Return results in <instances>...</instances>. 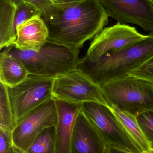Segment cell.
<instances>
[{"mask_svg":"<svg viewBox=\"0 0 153 153\" xmlns=\"http://www.w3.org/2000/svg\"><path fill=\"white\" fill-rule=\"evenodd\" d=\"M41 17L48 29V41L78 49L103 29L109 18L99 0L53 3Z\"/></svg>","mask_w":153,"mask_h":153,"instance_id":"6da1fadb","label":"cell"},{"mask_svg":"<svg viewBox=\"0 0 153 153\" xmlns=\"http://www.w3.org/2000/svg\"><path fill=\"white\" fill-rule=\"evenodd\" d=\"M152 56L153 32H150L145 39L97 59L91 60L85 56L80 59L77 70L102 86L109 81L128 76Z\"/></svg>","mask_w":153,"mask_h":153,"instance_id":"7a4b0ae2","label":"cell"},{"mask_svg":"<svg viewBox=\"0 0 153 153\" xmlns=\"http://www.w3.org/2000/svg\"><path fill=\"white\" fill-rule=\"evenodd\" d=\"M19 60L29 74L55 78L76 70L79 49L47 41L37 51H21L14 45L4 48Z\"/></svg>","mask_w":153,"mask_h":153,"instance_id":"3957f363","label":"cell"},{"mask_svg":"<svg viewBox=\"0 0 153 153\" xmlns=\"http://www.w3.org/2000/svg\"><path fill=\"white\" fill-rule=\"evenodd\" d=\"M109 105L137 117L153 111V84L131 76L109 81L102 85Z\"/></svg>","mask_w":153,"mask_h":153,"instance_id":"277c9868","label":"cell"},{"mask_svg":"<svg viewBox=\"0 0 153 153\" xmlns=\"http://www.w3.org/2000/svg\"><path fill=\"white\" fill-rule=\"evenodd\" d=\"M82 111L107 146L130 153H143L109 107L94 102H84Z\"/></svg>","mask_w":153,"mask_h":153,"instance_id":"5b68a950","label":"cell"},{"mask_svg":"<svg viewBox=\"0 0 153 153\" xmlns=\"http://www.w3.org/2000/svg\"><path fill=\"white\" fill-rule=\"evenodd\" d=\"M52 94L54 99L67 102H94L109 107L102 86L78 70L55 78Z\"/></svg>","mask_w":153,"mask_h":153,"instance_id":"8992f818","label":"cell"},{"mask_svg":"<svg viewBox=\"0 0 153 153\" xmlns=\"http://www.w3.org/2000/svg\"><path fill=\"white\" fill-rule=\"evenodd\" d=\"M54 79L29 74L18 85L8 87L16 124L30 111L53 99Z\"/></svg>","mask_w":153,"mask_h":153,"instance_id":"52a82bcc","label":"cell"},{"mask_svg":"<svg viewBox=\"0 0 153 153\" xmlns=\"http://www.w3.org/2000/svg\"><path fill=\"white\" fill-rule=\"evenodd\" d=\"M57 111L54 98L33 109L20 120L12 131V144L26 152L36 137L47 128L56 126Z\"/></svg>","mask_w":153,"mask_h":153,"instance_id":"ba28073f","label":"cell"},{"mask_svg":"<svg viewBox=\"0 0 153 153\" xmlns=\"http://www.w3.org/2000/svg\"><path fill=\"white\" fill-rule=\"evenodd\" d=\"M134 27L118 22L103 29L94 37L85 56L93 60L110 52L124 49L147 37Z\"/></svg>","mask_w":153,"mask_h":153,"instance_id":"9c48e42d","label":"cell"},{"mask_svg":"<svg viewBox=\"0 0 153 153\" xmlns=\"http://www.w3.org/2000/svg\"><path fill=\"white\" fill-rule=\"evenodd\" d=\"M109 17L121 24L132 23L153 32V5L151 0H99Z\"/></svg>","mask_w":153,"mask_h":153,"instance_id":"30bf717a","label":"cell"},{"mask_svg":"<svg viewBox=\"0 0 153 153\" xmlns=\"http://www.w3.org/2000/svg\"><path fill=\"white\" fill-rule=\"evenodd\" d=\"M107 145L81 110L75 124L70 145V153H106Z\"/></svg>","mask_w":153,"mask_h":153,"instance_id":"8fae6325","label":"cell"},{"mask_svg":"<svg viewBox=\"0 0 153 153\" xmlns=\"http://www.w3.org/2000/svg\"><path fill=\"white\" fill-rule=\"evenodd\" d=\"M57 111L56 153H70V145L75 124L82 104L55 100Z\"/></svg>","mask_w":153,"mask_h":153,"instance_id":"7c38bea8","label":"cell"},{"mask_svg":"<svg viewBox=\"0 0 153 153\" xmlns=\"http://www.w3.org/2000/svg\"><path fill=\"white\" fill-rule=\"evenodd\" d=\"M49 30L41 17L37 14L17 28L14 46L21 51H38L48 41Z\"/></svg>","mask_w":153,"mask_h":153,"instance_id":"4fadbf2b","label":"cell"},{"mask_svg":"<svg viewBox=\"0 0 153 153\" xmlns=\"http://www.w3.org/2000/svg\"><path fill=\"white\" fill-rule=\"evenodd\" d=\"M29 75L23 64L5 50L0 54V82L8 87L23 82Z\"/></svg>","mask_w":153,"mask_h":153,"instance_id":"5bb4252c","label":"cell"},{"mask_svg":"<svg viewBox=\"0 0 153 153\" xmlns=\"http://www.w3.org/2000/svg\"><path fill=\"white\" fill-rule=\"evenodd\" d=\"M110 108L116 115L126 132L143 152H146L152 150L150 143L138 125L136 117L119 109L114 105H110Z\"/></svg>","mask_w":153,"mask_h":153,"instance_id":"9a60e30c","label":"cell"},{"mask_svg":"<svg viewBox=\"0 0 153 153\" xmlns=\"http://www.w3.org/2000/svg\"><path fill=\"white\" fill-rule=\"evenodd\" d=\"M17 6L9 0H0V48L14 45L13 29Z\"/></svg>","mask_w":153,"mask_h":153,"instance_id":"2e32d148","label":"cell"},{"mask_svg":"<svg viewBox=\"0 0 153 153\" xmlns=\"http://www.w3.org/2000/svg\"><path fill=\"white\" fill-rule=\"evenodd\" d=\"M26 153H56V126L43 130L36 137Z\"/></svg>","mask_w":153,"mask_h":153,"instance_id":"e0dca14e","label":"cell"},{"mask_svg":"<svg viewBox=\"0 0 153 153\" xmlns=\"http://www.w3.org/2000/svg\"><path fill=\"white\" fill-rule=\"evenodd\" d=\"M16 126L8 87L0 82V129L12 133Z\"/></svg>","mask_w":153,"mask_h":153,"instance_id":"ac0fdd59","label":"cell"},{"mask_svg":"<svg viewBox=\"0 0 153 153\" xmlns=\"http://www.w3.org/2000/svg\"><path fill=\"white\" fill-rule=\"evenodd\" d=\"M37 14H41L40 12L33 4L27 1H23L17 5L13 29V34L15 40L17 38V27Z\"/></svg>","mask_w":153,"mask_h":153,"instance_id":"d6986e66","label":"cell"},{"mask_svg":"<svg viewBox=\"0 0 153 153\" xmlns=\"http://www.w3.org/2000/svg\"><path fill=\"white\" fill-rule=\"evenodd\" d=\"M138 125L153 149V111H146L136 117Z\"/></svg>","mask_w":153,"mask_h":153,"instance_id":"ffe728a7","label":"cell"},{"mask_svg":"<svg viewBox=\"0 0 153 153\" xmlns=\"http://www.w3.org/2000/svg\"><path fill=\"white\" fill-rule=\"evenodd\" d=\"M129 75L143 79L153 84V56L132 71Z\"/></svg>","mask_w":153,"mask_h":153,"instance_id":"44dd1931","label":"cell"},{"mask_svg":"<svg viewBox=\"0 0 153 153\" xmlns=\"http://www.w3.org/2000/svg\"><path fill=\"white\" fill-rule=\"evenodd\" d=\"M12 145L11 133L0 129V153H10Z\"/></svg>","mask_w":153,"mask_h":153,"instance_id":"7402d4cb","label":"cell"},{"mask_svg":"<svg viewBox=\"0 0 153 153\" xmlns=\"http://www.w3.org/2000/svg\"><path fill=\"white\" fill-rule=\"evenodd\" d=\"M36 7L40 13L53 4L50 0H27Z\"/></svg>","mask_w":153,"mask_h":153,"instance_id":"603a6c76","label":"cell"},{"mask_svg":"<svg viewBox=\"0 0 153 153\" xmlns=\"http://www.w3.org/2000/svg\"><path fill=\"white\" fill-rule=\"evenodd\" d=\"M106 153H130L123 150H119L117 148L110 146H107Z\"/></svg>","mask_w":153,"mask_h":153,"instance_id":"cb8c5ba5","label":"cell"},{"mask_svg":"<svg viewBox=\"0 0 153 153\" xmlns=\"http://www.w3.org/2000/svg\"><path fill=\"white\" fill-rule=\"evenodd\" d=\"M10 153H26L25 152L21 150L20 149L18 148V147L13 145V144L12 145L10 148Z\"/></svg>","mask_w":153,"mask_h":153,"instance_id":"d4e9b609","label":"cell"},{"mask_svg":"<svg viewBox=\"0 0 153 153\" xmlns=\"http://www.w3.org/2000/svg\"><path fill=\"white\" fill-rule=\"evenodd\" d=\"M57 3H71L80 1L84 0H56Z\"/></svg>","mask_w":153,"mask_h":153,"instance_id":"484cf974","label":"cell"},{"mask_svg":"<svg viewBox=\"0 0 153 153\" xmlns=\"http://www.w3.org/2000/svg\"><path fill=\"white\" fill-rule=\"evenodd\" d=\"M11 2L13 3L14 4L17 6L18 4H19L20 3L22 2L23 1H28L27 0H9Z\"/></svg>","mask_w":153,"mask_h":153,"instance_id":"4316f807","label":"cell"},{"mask_svg":"<svg viewBox=\"0 0 153 153\" xmlns=\"http://www.w3.org/2000/svg\"><path fill=\"white\" fill-rule=\"evenodd\" d=\"M143 153H153V149H152V150H150V151Z\"/></svg>","mask_w":153,"mask_h":153,"instance_id":"83f0119b","label":"cell"},{"mask_svg":"<svg viewBox=\"0 0 153 153\" xmlns=\"http://www.w3.org/2000/svg\"><path fill=\"white\" fill-rule=\"evenodd\" d=\"M50 1H51L53 3H57L56 0H50Z\"/></svg>","mask_w":153,"mask_h":153,"instance_id":"f1b7e54d","label":"cell"},{"mask_svg":"<svg viewBox=\"0 0 153 153\" xmlns=\"http://www.w3.org/2000/svg\"><path fill=\"white\" fill-rule=\"evenodd\" d=\"M151 1H152V3L153 5V0H151Z\"/></svg>","mask_w":153,"mask_h":153,"instance_id":"f546056e","label":"cell"}]
</instances>
